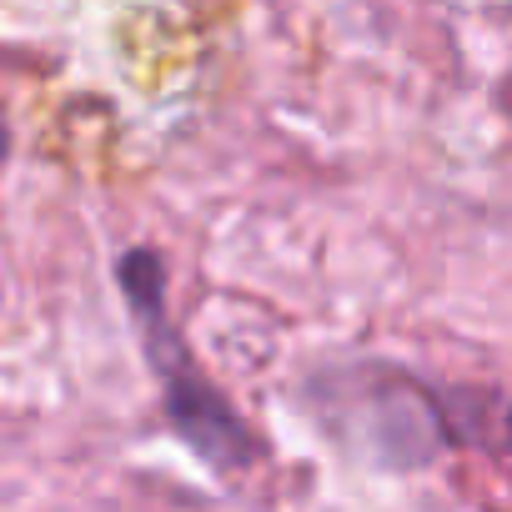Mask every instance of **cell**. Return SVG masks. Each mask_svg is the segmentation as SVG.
I'll return each instance as SVG.
<instances>
[{
  "instance_id": "6da1fadb",
  "label": "cell",
  "mask_w": 512,
  "mask_h": 512,
  "mask_svg": "<svg viewBox=\"0 0 512 512\" xmlns=\"http://www.w3.org/2000/svg\"><path fill=\"white\" fill-rule=\"evenodd\" d=\"M116 282H121V297L131 302L146 362L161 377V402H166L171 427L191 442V452L216 477H241L256 457H262V447H256V432L246 427V417L191 362V352H186V342L171 322V307H166V262L151 246H131L116 262Z\"/></svg>"
}]
</instances>
